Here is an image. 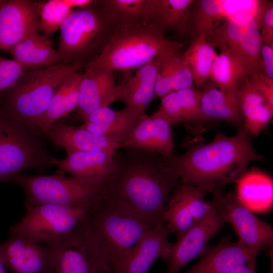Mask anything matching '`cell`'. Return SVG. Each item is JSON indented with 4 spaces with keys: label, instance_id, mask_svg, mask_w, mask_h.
<instances>
[{
    "label": "cell",
    "instance_id": "cell-29",
    "mask_svg": "<svg viewBox=\"0 0 273 273\" xmlns=\"http://www.w3.org/2000/svg\"><path fill=\"white\" fill-rule=\"evenodd\" d=\"M142 115L127 107L120 110L106 107L91 113L80 126L98 134L126 137Z\"/></svg>",
    "mask_w": 273,
    "mask_h": 273
},
{
    "label": "cell",
    "instance_id": "cell-3",
    "mask_svg": "<svg viewBox=\"0 0 273 273\" xmlns=\"http://www.w3.org/2000/svg\"><path fill=\"white\" fill-rule=\"evenodd\" d=\"M164 223L103 194L86 213L82 225L100 253L114 271L150 230Z\"/></svg>",
    "mask_w": 273,
    "mask_h": 273
},
{
    "label": "cell",
    "instance_id": "cell-17",
    "mask_svg": "<svg viewBox=\"0 0 273 273\" xmlns=\"http://www.w3.org/2000/svg\"><path fill=\"white\" fill-rule=\"evenodd\" d=\"M37 2L10 0L0 8V51L40 31Z\"/></svg>",
    "mask_w": 273,
    "mask_h": 273
},
{
    "label": "cell",
    "instance_id": "cell-24",
    "mask_svg": "<svg viewBox=\"0 0 273 273\" xmlns=\"http://www.w3.org/2000/svg\"><path fill=\"white\" fill-rule=\"evenodd\" d=\"M159 66L158 58L153 59L138 68L124 83L116 85V101L140 114L145 113L154 99Z\"/></svg>",
    "mask_w": 273,
    "mask_h": 273
},
{
    "label": "cell",
    "instance_id": "cell-34",
    "mask_svg": "<svg viewBox=\"0 0 273 273\" xmlns=\"http://www.w3.org/2000/svg\"><path fill=\"white\" fill-rule=\"evenodd\" d=\"M39 17V28L43 35L48 36L60 29L62 25L73 10L63 0L37 2Z\"/></svg>",
    "mask_w": 273,
    "mask_h": 273
},
{
    "label": "cell",
    "instance_id": "cell-30",
    "mask_svg": "<svg viewBox=\"0 0 273 273\" xmlns=\"http://www.w3.org/2000/svg\"><path fill=\"white\" fill-rule=\"evenodd\" d=\"M82 76V73L74 72L64 79L53 96L38 130L45 134L54 123L77 109Z\"/></svg>",
    "mask_w": 273,
    "mask_h": 273
},
{
    "label": "cell",
    "instance_id": "cell-39",
    "mask_svg": "<svg viewBox=\"0 0 273 273\" xmlns=\"http://www.w3.org/2000/svg\"><path fill=\"white\" fill-rule=\"evenodd\" d=\"M192 74L184 53H179L174 67L171 87L173 92L194 87Z\"/></svg>",
    "mask_w": 273,
    "mask_h": 273
},
{
    "label": "cell",
    "instance_id": "cell-43",
    "mask_svg": "<svg viewBox=\"0 0 273 273\" xmlns=\"http://www.w3.org/2000/svg\"><path fill=\"white\" fill-rule=\"evenodd\" d=\"M71 9L81 8L88 6L94 3L93 0H63Z\"/></svg>",
    "mask_w": 273,
    "mask_h": 273
},
{
    "label": "cell",
    "instance_id": "cell-41",
    "mask_svg": "<svg viewBox=\"0 0 273 273\" xmlns=\"http://www.w3.org/2000/svg\"><path fill=\"white\" fill-rule=\"evenodd\" d=\"M259 28L262 43L273 44V3L270 1L260 18Z\"/></svg>",
    "mask_w": 273,
    "mask_h": 273
},
{
    "label": "cell",
    "instance_id": "cell-31",
    "mask_svg": "<svg viewBox=\"0 0 273 273\" xmlns=\"http://www.w3.org/2000/svg\"><path fill=\"white\" fill-rule=\"evenodd\" d=\"M194 0H153L152 19L165 32L187 35V22Z\"/></svg>",
    "mask_w": 273,
    "mask_h": 273
},
{
    "label": "cell",
    "instance_id": "cell-18",
    "mask_svg": "<svg viewBox=\"0 0 273 273\" xmlns=\"http://www.w3.org/2000/svg\"><path fill=\"white\" fill-rule=\"evenodd\" d=\"M171 125L158 110L150 115L144 113L121 142L119 149L131 148L170 155L174 146Z\"/></svg>",
    "mask_w": 273,
    "mask_h": 273
},
{
    "label": "cell",
    "instance_id": "cell-26",
    "mask_svg": "<svg viewBox=\"0 0 273 273\" xmlns=\"http://www.w3.org/2000/svg\"><path fill=\"white\" fill-rule=\"evenodd\" d=\"M200 106L204 116L210 121H222L244 128L235 91H223L208 80L200 89Z\"/></svg>",
    "mask_w": 273,
    "mask_h": 273
},
{
    "label": "cell",
    "instance_id": "cell-46",
    "mask_svg": "<svg viewBox=\"0 0 273 273\" xmlns=\"http://www.w3.org/2000/svg\"><path fill=\"white\" fill-rule=\"evenodd\" d=\"M7 2L6 0H0V8Z\"/></svg>",
    "mask_w": 273,
    "mask_h": 273
},
{
    "label": "cell",
    "instance_id": "cell-32",
    "mask_svg": "<svg viewBox=\"0 0 273 273\" xmlns=\"http://www.w3.org/2000/svg\"><path fill=\"white\" fill-rule=\"evenodd\" d=\"M215 48L204 36L193 38L184 53L188 62L195 87L200 90L209 80L210 71L217 55Z\"/></svg>",
    "mask_w": 273,
    "mask_h": 273
},
{
    "label": "cell",
    "instance_id": "cell-22",
    "mask_svg": "<svg viewBox=\"0 0 273 273\" xmlns=\"http://www.w3.org/2000/svg\"><path fill=\"white\" fill-rule=\"evenodd\" d=\"M170 234L164 223L152 229L122 260L114 273H147L156 260L163 259L166 255Z\"/></svg>",
    "mask_w": 273,
    "mask_h": 273
},
{
    "label": "cell",
    "instance_id": "cell-38",
    "mask_svg": "<svg viewBox=\"0 0 273 273\" xmlns=\"http://www.w3.org/2000/svg\"><path fill=\"white\" fill-rule=\"evenodd\" d=\"M27 70L14 60L0 56V97L14 87Z\"/></svg>",
    "mask_w": 273,
    "mask_h": 273
},
{
    "label": "cell",
    "instance_id": "cell-33",
    "mask_svg": "<svg viewBox=\"0 0 273 273\" xmlns=\"http://www.w3.org/2000/svg\"><path fill=\"white\" fill-rule=\"evenodd\" d=\"M247 73L241 62L229 52L220 51L215 57L209 75V80L219 89L235 91Z\"/></svg>",
    "mask_w": 273,
    "mask_h": 273
},
{
    "label": "cell",
    "instance_id": "cell-35",
    "mask_svg": "<svg viewBox=\"0 0 273 273\" xmlns=\"http://www.w3.org/2000/svg\"><path fill=\"white\" fill-rule=\"evenodd\" d=\"M178 98L176 123H204L209 122L200 106V90L195 86L176 91Z\"/></svg>",
    "mask_w": 273,
    "mask_h": 273
},
{
    "label": "cell",
    "instance_id": "cell-15",
    "mask_svg": "<svg viewBox=\"0 0 273 273\" xmlns=\"http://www.w3.org/2000/svg\"><path fill=\"white\" fill-rule=\"evenodd\" d=\"M209 193L203 187L179 181L171 193L163 215V221L177 238L203 218L212 206L205 197Z\"/></svg>",
    "mask_w": 273,
    "mask_h": 273
},
{
    "label": "cell",
    "instance_id": "cell-13",
    "mask_svg": "<svg viewBox=\"0 0 273 273\" xmlns=\"http://www.w3.org/2000/svg\"><path fill=\"white\" fill-rule=\"evenodd\" d=\"M269 1L194 0L187 22V35L206 36L228 19L239 15L253 17L259 23Z\"/></svg>",
    "mask_w": 273,
    "mask_h": 273
},
{
    "label": "cell",
    "instance_id": "cell-45",
    "mask_svg": "<svg viewBox=\"0 0 273 273\" xmlns=\"http://www.w3.org/2000/svg\"><path fill=\"white\" fill-rule=\"evenodd\" d=\"M0 273H9L8 269L3 263L0 258Z\"/></svg>",
    "mask_w": 273,
    "mask_h": 273
},
{
    "label": "cell",
    "instance_id": "cell-20",
    "mask_svg": "<svg viewBox=\"0 0 273 273\" xmlns=\"http://www.w3.org/2000/svg\"><path fill=\"white\" fill-rule=\"evenodd\" d=\"M56 145L63 148L67 155L78 151L117 152L122 135H104L92 132L81 127L73 126L57 121L45 133Z\"/></svg>",
    "mask_w": 273,
    "mask_h": 273
},
{
    "label": "cell",
    "instance_id": "cell-4",
    "mask_svg": "<svg viewBox=\"0 0 273 273\" xmlns=\"http://www.w3.org/2000/svg\"><path fill=\"white\" fill-rule=\"evenodd\" d=\"M115 17L116 22L112 37L84 68L129 71L183 48V43L166 38L165 33L152 19Z\"/></svg>",
    "mask_w": 273,
    "mask_h": 273
},
{
    "label": "cell",
    "instance_id": "cell-10",
    "mask_svg": "<svg viewBox=\"0 0 273 273\" xmlns=\"http://www.w3.org/2000/svg\"><path fill=\"white\" fill-rule=\"evenodd\" d=\"M205 37L215 48L236 57L244 67L247 76L260 73L262 42L259 24L253 17L247 15L234 16Z\"/></svg>",
    "mask_w": 273,
    "mask_h": 273
},
{
    "label": "cell",
    "instance_id": "cell-25",
    "mask_svg": "<svg viewBox=\"0 0 273 273\" xmlns=\"http://www.w3.org/2000/svg\"><path fill=\"white\" fill-rule=\"evenodd\" d=\"M244 128L251 137L257 136L266 129L273 115V106L251 86L246 76L235 90Z\"/></svg>",
    "mask_w": 273,
    "mask_h": 273
},
{
    "label": "cell",
    "instance_id": "cell-28",
    "mask_svg": "<svg viewBox=\"0 0 273 273\" xmlns=\"http://www.w3.org/2000/svg\"><path fill=\"white\" fill-rule=\"evenodd\" d=\"M6 52L28 70H38L59 64V56L53 49L49 36L33 34L21 41Z\"/></svg>",
    "mask_w": 273,
    "mask_h": 273
},
{
    "label": "cell",
    "instance_id": "cell-40",
    "mask_svg": "<svg viewBox=\"0 0 273 273\" xmlns=\"http://www.w3.org/2000/svg\"><path fill=\"white\" fill-rule=\"evenodd\" d=\"M248 77L252 87L273 106V79L261 73Z\"/></svg>",
    "mask_w": 273,
    "mask_h": 273
},
{
    "label": "cell",
    "instance_id": "cell-42",
    "mask_svg": "<svg viewBox=\"0 0 273 273\" xmlns=\"http://www.w3.org/2000/svg\"><path fill=\"white\" fill-rule=\"evenodd\" d=\"M260 73L273 79V44L262 43L260 50Z\"/></svg>",
    "mask_w": 273,
    "mask_h": 273
},
{
    "label": "cell",
    "instance_id": "cell-36",
    "mask_svg": "<svg viewBox=\"0 0 273 273\" xmlns=\"http://www.w3.org/2000/svg\"><path fill=\"white\" fill-rule=\"evenodd\" d=\"M102 1L109 11L117 18L151 19L153 0Z\"/></svg>",
    "mask_w": 273,
    "mask_h": 273
},
{
    "label": "cell",
    "instance_id": "cell-27",
    "mask_svg": "<svg viewBox=\"0 0 273 273\" xmlns=\"http://www.w3.org/2000/svg\"><path fill=\"white\" fill-rule=\"evenodd\" d=\"M237 198L252 211H264L272 204V180L266 173L253 167L236 182Z\"/></svg>",
    "mask_w": 273,
    "mask_h": 273
},
{
    "label": "cell",
    "instance_id": "cell-5",
    "mask_svg": "<svg viewBox=\"0 0 273 273\" xmlns=\"http://www.w3.org/2000/svg\"><path fill=\"white\" fill-rule=\"evenodd\" d=\"M83 67L79 64H58L41 69H27L16 85L0 97V116L38 130L60 84L70 74Z\"/></svg>",
    "mask_w": 273,
    "mask_h": 273
},
{
    "label": "cell",
    "instance_id": "cell-23",
    "mask_svg": "<svg viewBox=\"0 0 273 273\" xmlns=\"http://www.w3.org/2000/svg\"><path fill=\"white\" fill-rule=\"evenodd\" d=\"M200 257L195 264L181 273H229L240 265L256 263L240 241L233 242L228 237L208 246Z\"/></svg>",
    "mask_w": 273,
    "mask_h": 273
},
{
    "label": "cell",
    "instance_id": "cell-11",
    "mask_svg": "<svg viewBox=\"0 0 273 273\" xmlns=\"http://www.w3.org/2000/svg\"><path fill=\"white\" fill-rule=\"evenodd\" d=\"M212 194L210 202L220 211L225 223L231 225L238 240L248 251L252 260L256 261L260 251L272 246L271 225L244 205L234 192L219 191Z\"/></svg>",
    "mask_w": 273,
    "mask_h": 273
},
{
    "label": "cell",
    "instance_id": "cell-21",
    "mask_svg": "<svg viewBox=\"0 0 273 273\" xmlns=\"http://www.w3.org/2000/svg\"><path fill=\"white\" fill-rule=\"evenodd\" d=\"M117 152L105 151L73 152L62 159L52 157L53 164L71 176L105 181L117 166Z\"/></svg>",
    "mask_w": 273,
    "mask_h": 273
},
{
    "label": "cell",
    "instance_id": "cell-6",
    "mask_svg": "<svg viewBox=\"0 0 273 273\" xmlns=\"http://www.w3.org/2000/svg\"><path fill=\"white\" fill-rule=\"evenodd\" d=\"M116 22V18L102 1L74 9L60 29L57 50L59 64H79L84 68L108 43Z\"/></svg>",
    "mask_w": 273,
    "mask_h": 273
},
{
    "label": "cell",
    "instance_id": "cell-37",
    "mask_svg": "<svg viewBox=\"0 0 273 273\" xmlns=\"http://www.w3.org/2000/svg\"><path fill=\"white\" fill-rule=\"evenodd\" d=\"M179 53V51L172 52L158 58L159 66L155 84L154 98L161 99L172 92V75Z\"/></svg>",
    "mask_w": 273,
    "mask_h": 273
},
{
    "label": "cell",
    "instance_id": "cell-19",
    "mask_svg": "<svg viewBox=\"0 0 273 273\" xmlns=\"http://www.w3.org/2000/svg\"><path fill=\"white\" fill-rule=\"evenodd\" d=\"M114 71L85 67L79 87L78 117L84 121L93 112L109 106L116 101Z\"/></svg>",
    "mask_w": 273,
    "mask_h": 273
},
{
    "label": "cell",
    "instance_id": "cell-7",
    "mask_svg": "<svg viewBox=\"0 0 273 273\" xmlns=\"http://www.w3.org/2000/svg\"><path fill=\"white\" fill-rule=\"evenodd\" d=\"M13 182L25 193L26 211L43 204L66 206L89 204L96 201L105 191V181L72 176L20 174Z\"/></svg>",
    "mask_w": 273,
    "mask_h": 273
},
{
    "label": "cell",
    "instance_id": "cell-1",
    "mask_svg": "<svg viewBox=\"0 0 273 273\" xmlns=\"http://www.w3.org/2000/svg\"><path fill=\"white\" fill-rule=\"evenodd\" d=\"M117 153V166L105 181L106 192L135 211L163 221L168 199L179 181L171 155L131 148Z\"/></svg>",
    "mask_w": 273,
    "mask_h": 273
},
{
    "label": "cell",
    "instance_id": "cell-12",
    "mask_svg": "<svg viewBox=\"0 0 273 273\" xmlns=\"http://www.w3.org/2000/svg\"><path fill=\"white\" fill-rule=\"evenodd\" d=\"M47 245L52 251L55 273H114L82 223L69 235Z\"/></svg>",
    "mask_w": 273,
    "mask_h": 273
},
{
    "label": "cell",
    "instance_id": "cell-16",
    "mask_svg": "<svg viewBox=\"0 0 273 273\" xmlns=\"http://www.w3.org/2000/svg\"><path fill=\"white\" fill-rule=\"evenodd\" d=\"M0 258L11 273H55L50 247L18 234L0 243Z\"/></svg>",
    "mask_w": 273,
    "mask_h": 273
},
{
    "label": "cell",
    "instance_id": "cell-2",
    "mask_svg": "<svg viewBox=\"0 0 273 273\" xmlns=\"http://www.w3.org/2000/svg\"><path fill=\"white\" fill-rule=\"evenodd\" d=\"M245 128L232 136L220 133L210 143L193 146L182 155H171L179 181L203 187L209 193L222 191L246 171L250 163L263 161Z\"/></svg>",
    "mask_w": 273,
    "mask_h": 273
},
{
    "label": "cell",
    "instance_id": "cell-9",
    "mask_svg": "<svg viewBox=\"0 0 273 273\" xmlns=\"http://www.w3.org/2000/svg\"><path fill=\"white\" fill-rule=\"evenodd\" d=\"M26 127L0 116V183L13 181L28 169L42 170L49 157Z\"/></svg>",
    "mask_w": 273,
    "mask_h": 273
},
{
    "label": "cell",
    "instance_id": "cell-8",
    "mask_svg": "<svg viewBox=\"0 0 273 273\" xmlns=\"http://www.w3.org/2000/svg\"><path fill=\"white\" fill-rule=\"evenodd\" d=\"M95 202L78 206L54 204L35 206L26 211L19 221L10 226L9 233L20 235L37 244L47 245L75 231Z\"/></svg>",
    "mask_w": 273,
    "mask_h": 273
},
{
    "label": "cell",
    "instance_id": "cell-14",
    "mask_svg": "<svg viewBox=\"0 0 273 273\" xmlns=\"http://www.w3.org/2000/svg\"><path fill=\"white\" fill-rule=\"evenodd\" d=\"M212 206L211 210L203 218L177 238L174 243L170 244L163 259L166 266L165 273H179L189 262L201 256L209 241L224 226L225 223L221 213Z\"/></svg>",
    "mask_w": 273,
    "mask_h": 273
},
{
    "label": "cell",
    "instance_id": "cell-44",
    "mask_svg": "<svg viewBox=\"0 0 273 273\" xmlns=\"http://www.w3.org/2000/svg\"><path fill=\"white\" fill-rule=\"evenodd\" d=\"M254 263H248L240 265L233 269L229 273H256Z\"/></svg>",
    "mask_w": 273,
    "mask_h": 273
}]
</instances>
